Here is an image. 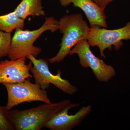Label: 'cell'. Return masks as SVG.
<instances>
[{"label": "cell", "instance_id": "obj_1", "mask_svg": "<svg viewBox=\"0 0 130 130\" xmlns=\"http://www.w3.org/2000/svg\"><path fill=\"white\" fill-rule=\"evenodd\" d=\"M71 103L69 100L41 104L30 109L8 110L14 130H40L56 113Z\"/></svg>", "mask_w": 130, "mask_h": 130}, {"label": "cell", "instance_id": "obj_2", "mask_svg": "<svg viewBox=\"0 0 130 130\" xmlns=\"http://www.w3.org/2000/svg\"><path fill=\"white\" fill-rule=\"evenodd\" d=\"M58 30L63 34L60 47L55 56L47 59L50 63L62 62L78 42L88 40L90 28L79 13L63 16L59 21Z\"/></svg>", "mask_w": 130, "mask_h": 130}, {"label": "cell", "instance_id": "obj_3", "mask_svg": "<svg viewBox=\"0 0 130 130\" xmlns=\"http://www.w3.org/2000/svg\"><path fill=\"white\" fill-rule=\"evenodd\" d=\"M59 21L53 17H47L42 25L39 29L33 30H23L16 29L13 37L8 53L10 60H16L25 58L31 55L37 58L40 54L42 49L33 45L42 34L47 31L52 32L58 30Z\"/></svg>", "mask_w": 130, "mask_h": 130}, {"label": "cell", "instance_id": "obj_4", "mask_svg": "<svg viewBox=\"0 0 130 130\" xmlns=\"http://www.w3.org/2000/svg\"><path fill=\"white\" fill-rule=\"evenodd\" d=\"M3 85L7 91L8 100L6 107L8 110L24 103L51 102L46 91L42 89L37 84L31 83L29 78L20 83Z\"/></svg>", "mask_w": 130, "mask_h": 130}, {"label": "cell", "instance_id": "obj_5", "mask_svg": "<svg viewBox=\"0 0 130 130\" xmlns=\"http://www.w3.org/2000/svg\"><path fill=\"white\" fill-rule=\"evenodd\" d=\"M27 58L32 64L30 72L35 78V83L39 85L42 89L46 90L52 84L67 94L72 95L77 91L76 86L61 77L60 70H58L55 75L51 73L48 62L46 60L42 58L37 59L31 55L28 56Z\"/></svg>", "mask_w": 130, "mask_h": 130}, {"label": "cell", "instance_id": "obj_6", "mask_svg": "<svg viewBox=\"0 0 130 130\" xmlns=\"http://www.w3.org/2000/svg\"><path fill=\"white\" fill-rule=\"evenodd\" d=\"M130 40V21L119 29L108 30L105 28H90L88 41L90 46H96L100 49L102 57L106 58L104 52L106 49L118 50L124 44L123 40Z\"/></svg>", "mask_w": 130, "mask_h": 130}, {"label": "cell", "instance_id": "obj_7", "mask_svg": "<svg viewBox=\"0 0 130 130\" xmlns=\"http://www.w3.org/2000/svg\"><path fill=\"white\" fill-rule=\"evenodd\" d=\"M90 46L87 40H81L72 49L69 54L77 55L81 66L84 68H90L98 81L108 82L116 75L115 69L96 56L91 52Z\"/></svg>", "mask_w": 130, "mask_h": 130}, {"label": "cell", "instance_id": "obj_8", "mask_svg": "<svg viewBox=\"0 0 130 130\" xmlns=\"http://www.w3.org/2000/svg\"><path fill=\"white\" fill-rule=\"evenodd\" d=\"M79 103H70L54 115L44 127L51 130H71L77 126L91 111V107H82L74 115L69 114V110L78 106Z\"/></svg>", "mask_w": 130, "mask_h": 130}, {"label": "cell", "instance_id": "obj_9", "mask_svg": "<svg viewBox=\"0 0 130 130\" xmlns=\"http://www.w3.org/2000/svg\"><path fill=\"white\" fill-rule=\"evenodd\" d=\"M26 58L1 61L0 62V84L20 83L32 78L31 61L26 64Z\"/></svg>", "mask_w": 130, "mask_h": 130}, {"label": "cell", "instance_id": "obj_10", "mask_svg": "<svg viewBox=\"0 0 130 130\" xmlns=\"http://www.w3.org/2000/svg\"><path fill=\"white\" fill-rule=\"evenodd\" d=\"M62 6L73 4L75 7L82 9L88 19L90 28H107L106 16L104 10L101 9L92 0H59Z\"/></svg>", "mask_w": 130, "mask_h": 130}, {"label": "cell", "instance_id": "obj_11", "mask_svg": "<svg viewBox=\"0 0 130 130\" xmlns=\"http://www.w3.org/2000/svg\"><path fill=\"white\" fill-rule=\"evenodd\" d=\"M16 15L25 20L28 16H45L42 0H22L14 11Z\"/></svg>", "mask_w": 130, "mask_h": 130}, {"label": "cell", "instance_id": "obj_12", "mask_svg": "<svg viewBox=\"0 0 130 130\" xmlns=\"http://www.w3.org/2000/svg\"><path fill=\"white\" fill-rule=\"evenodd\" d=\"M24 21L17 16L14 11L0 16V30L11 33L18 28L23 29Z\"/></svg>", "mask_w": 130, "mask_h": 130}, {"label": "cell", "instance_id": "obj_13", "mask_svg": "<svg viewBox=\"0 0 130 130\" xmlns=\"http://www.w3.org/2000/svg\"><path fill=\"white\" fill-rule=\"evenodd\" d=\"M12 38L11 33L0 30V59L8 55Z\"/></svg>", "mask_w": 130, "mask_h": 130}, {"label": "cell", "instance_id": "obj_14", "mask_svg": "<svg viewBox=\"0 0 130 130\" xmlns=\"http://www.w3.org/2000/svg\"><path fill=\"white\" fill-rule=\"evenodd\" d=\"M6 106H0V130H14Z\"/></svg>", "mask_w": 130, "mask_h": 130}, {"label": "cell", "instance_id": "obj_15", "mask_svg": "<svg viewBox=\"0 0 130 130\" xmlns=\"http://www.w3.org/2000/svg\"><path fill=\"white\" fill-rule=\"evenodd\" d=\"M96 5L103 10H105L108 5L113 0H92Z\"/></svg>", "mask_w": 130, "mask_h": 130}]
</instances>
